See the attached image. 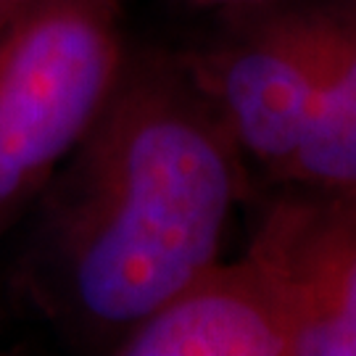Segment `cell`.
<instances>
[{
    "instance_id": "6",
    "label": "cell",
    "mask_w": 356,
    "mask_h": 356,
    "mask_svg": "<svg viewBox=\"0 0 356 356\" xmlns=\"http://www.w3.org/2000/svg\"><path fill=\"white\" fill-rule=\"evenodd\" d=\"M332 53L304 145L282 182L356 188V0L330 11Z\"/></svg>"
},
{
    "instance_id": "1",
    "label": "cell",
    "mask_w": 356,
    "mask_h": 356,
    "mask_svg": "<svg viewBox=\"0 0 356 356\" xmlns=\"http://www.w3.org/2000/svg\"><path fill=\"white\" fill-rule=\"evenodd\" d=\"M243 159L191 66L129 56L38 201L32 288L42 306L76 335L114 346L219 261Z\"/></svg>"
},
{
    "instance_id": "3",
    "label": "cell",
    "mask_w": 356,
    "mask_h": 356,
    "mask_svg": "<svg viewBox=\"0 0 356 356\" xmlns=\"http://www.w3.org/2000/svg\"><path fill=\"white\" fill-rule=\"evenodd\" d=\"M330 11H288L238 29L191 72L245 159L285 179L325 90Z\"/></svg>"
},
{
    "instance_id": "7",
    "label": "cell",
    "mask_w": 356,
    "mask_h": 356,
    "mask_svg": "<svg viewBox=\"0 0 356 356\" xmlns=\"http://www.w3.org/2000/svg\"><path fill=\"white\" fill-rule=\"evenodd\" d=\"M26 3H29V0H0V32L19 16V11L24 8Z\"/></svg>"
},
{
    "instance_id": "5",
    "label": "cell",
    "mask_w": 356,
    "mask_h": 356,
    "mask_svg": "<svg viewBox=\"0 0 356 356\" xmlns=\"http://www.w3.org/2000/svg\"><path fill=\"white\" fill-rule=\"evenodd\" d=\"M122 356H293L267 275L245 254L216 261L114 343Z\"/></svg>"
},
{
    "instance_id": "4",
    "label": "cell",
    "mask_w": 356,
    "mask_h": 356,
    "mask_svg": "<svg viewBox=\"0 0 356 356\" xmlns=\"http://www.w3.org/2000/svg\"><path fill=\"white\" fill-rule=\"evenodd\" d=\"M245 254L280 301L293 356H356V188L293 185Z\"/></svg>"
},
{
    "instance_id": "2",
    "label": "cell",
    "mask_w": 356,
    "mask_h": 356,
    "mask_svg": "<svg viewBox=\"0 0 356 356\" xmlns=\"http://www.w3.org/2000/svg\"><path fill=\"white\" fill-rule=\"evenodd\" d=\"M127 58L119 0H29L0 32V235L85 140Z\"/></svg>"
}]
</instances>
